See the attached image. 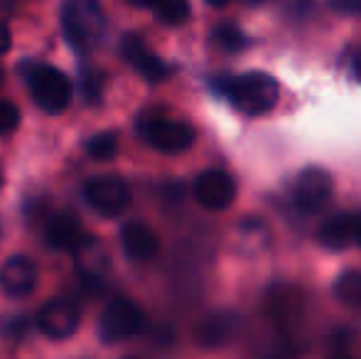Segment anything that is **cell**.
<instances>
[{"label": "cell", "mask_w": 361, "mask_h": 359, "mask_svg": "<svg viewBox=\"0 0 361 359\" xmlns=\"http://www.w3.org/2000/svg\"><path fill=\"white\" fill-rule=\"evenodd\" d=\"M219 91L246 116H263L273 111L281 96V87L271 74L246 72L241 77L221 79Z\"/></svg>", "instance_id": "cell-1"}, {"label": "cell", "mask_w": 361, "mask_h": 359, "mask_svg": "<svg viewBox=\"0 0 361 359\" xmlns=\"http://www.w3.org/2000/svg\"><path fill=\"white\" fill-rule=\"evenodd\" d=\"M104 8L99 0H64L62 30L76 52L91 49L104 35Z\"/></svg>", "instance_id": "cell-2"}, {"label": "cell", "mask_w": 361, "mask_h": 359, "mask_svg": "<svg viewBox=\"0 0 361 359\" xmlns=\"http://www.w3.org/2000/svg\"><path fill=\"white\" fill-rule=\"evenodd\" d=\"M138 133L147 145L167 155L185 153L192 148L197 133L192 126L182 123V121H172L167 116L157 114V111H145L138 118Z\"/></svg>", "instance_id": "cell-3"}, {"label": "cell", "mask_w": 361, "mask_h": 359, "mask_svg": "<svg viewBox=\"0 0 361 359\" xmlns=\"http://www.w3.org/2000/svg\"><path fill=\"white\" fill-rule=\"evenodd\" d=\"M27 87L35 104L47 114H62L72 101V82L59 69L37 64L27 74Z\"/></svg>", "instance_id": "cell-4"}, {"label": "cell", "mask_w": 361, "mask_h": 359, "mask_svg": "<svg viewBox=\"0 0 361 359\" xmlns=\"http://www.w3.org/2000/svg\"><path fill=\"white\" fill-rule=\"evenodd\" d=\"M145 327V315L130 298H114L104 308L99 320V332L104 342H123L140 335Z\"/></svg>", "instance_id": "cell-5"}, {"label": "cell", "mask_w": 361, "mask_h": 359, "mask_svg": "<svg viewBox=\"0 0 361 359\" xmlns=\"http://www.w3.org/2000/svg\"><path fill=\"white\" fill-rule=\"evenodd\" d=\"M84 197L94 212L101 217H118L128 207L130 192L128 185L118 175H96L84 185Z\"/></svg>", "instance_id": "cell-6"}, {"label": "cell", "mask_w": 361, "mask_h": 359, "mask_svg": "<svg viewBox=\"0 0 361 359\" xmlns=\"http://www.w3.org/2000/svg\"><path fill=\"white\" fill-rule=\"evenodd\" d=\"M35 322L42 335L52 340H67L79 330V308L72 298H52L39 308Z\"/></svg>", "instance_id": "cell-7"}, {"label": "cell", "mask_w": 361, "mask_h": 359, "mask_svg": "<svg viewBox=\"0 0 361 359\" xmlns=\"http://www.w3.org/2000/svg\"><path fill=\"white\" fill-rule=\"evenodd\" d=\"M334 190L332 175L322 168H305L295 185V207L305 214H317L329 202Z\"/></svg>", "instance_id": "cell-8"}, {"label": "cell", "mask_w": 361, "mask_h": 359, "mask_svg": "<svg viewBox=\"0 0 361 359\" xmlns=\"http://www.w3.org/2000/svg\"><path fill=\"white\" fill-rule=\"evenodd\" d=\"M195 197L204 209L221 212L236 200V182L224 170H204L195 180Z\"/></svg>", "instance_id": "cell-9"}, {"label": "cell", "mask_w": 361, "mask_h": 359, "mask_svg": "<svg viewBox=\"0 0 361 359\" xmlns=\"http://www.w3.org/2000/svg\"><path fill=\"white\" fill-rule=\"evenodd\" d=\"M238 327H241V317L233 310H214L197 322L195 340L204 350H219L236 337Z\"/></svg>", "instance_id": "cell-10"}, {"label": "cell", "mask_w": 361, "mask_h": 359, "mask_svg": "<svg viewBox=\"0 0 361 359\" xmlns=\"http://www.w3.org/2000/svg\"><path fill=\"white\" fill-rule=\"evenodd\" d=\"M37 266L30 256H10L0 266V291L8 298H27L37 288Z\"/></svg>", "instance_id": "cell-11"}, {"label": "cell", "mask_w": 361, "mask_h": 359, "mask_svg": "<svg viewBox=\"0 0 361 359\" xmlns=\"http://www.w3.org/2000/svg\"><path fill=\"white\" fill-rule=\"evenodd\" d=\"M121 52H123L126 62L133 64V67L143 74L147 82L157 84V82H162V79L170 77L172 67H170V64H165L160 57H157V54H152L150 49L145 47V42H143V37H140V35H135V32L126 35L123 42H121Z\"/></svg>", "instance_id": "cell-12"}, {"label": "cell", "mask_w": 361, "mask_h": 359, "mask_svg": "<svg viewBox=\"0 0 361 359\" xmlns=\"http://www.w3.org/2000/svg\"><path fill=\"white\" fill-rule=\"evenodd\" d=\"M89 236L84 234L79 219L74 214H54L52 219L47 221V229H44V244L54 251H69V254H76L81 246L86 244Z\"/></svg>", "instance_id": "cell-13"}, {"label": "cell", "mask_w": 361, "mask_h": 359, "mask_svg": "<svg viewBox=\"0 0 361 359\" xmlns=\"http://www.w3.org/2000/svg\"><path fill=\"white\" fill-rule=\"evenodd\" d=\"M121 244L130 261H150L160 251V239L145 221H128L121 229Z\"/></svg>", "instance_id": "cell-14"}, {"label": "cell", "mask_w": 361, "mask_h": 359, "mask_svg": "<svg viewBox=\"0 0 361 359\" xmlns=\"http://www.w3.org/2000/svg\"><path fill=\"white\" fill-rule=\"evenodd\" d=\"M359 219L352 214H334L319 226V244L327 251H344L349 249L354 239H357Z\"/></svg>", "instance_id": "cell-15"}, {"label": "cell", "mask_w": 361, "mask_h": 359, "mask_svg": "<svg viewBox=\"0 0 361 359\" xmlns=\"http://www.w3.org/2000/svg\"><path fill=\"white\" fill-rule=\"evenodd\" d=\"M334 296L352 308H361V271H344L334 281Z\"/></svg>", "instance_id": "cell-16"}, {"label": "cell", "mask_w": 361, "mask_h": 359, "mask_svg": "<svg viewBox=\"0 0 361 359\" xmlns=\"http://www.w3.org/2000/svg\"><path fill=\"white\" fill-rule=\"evenodd\" d=\"M86 153L94 160H111L118 153V133L114 130H104V133H96L86 140Z\"/></svg>", "instance_id": "cell-17"}, {"label": "cell", "mask_w": 361, "mask_h": 359, "mask_svg": "<svg viewBox=\"0 0 361 359\" xmlns=\"http://www.w3.org/2000/svg\"><path fill=\"white\" fill-rule=\"evenodd\" d=\"M152 10H155L160 23L175 28V25H182L190 18V0H157Z\"/></svg>", "instance_id": "cell-18"}, {"label": "cell", "mask_w": 361, "mask_h": 359, "mask_svg": "<svg viewBox=\"0 0 361 359\" xmlns=\"http://www.w3.org/2000/svg\"><path fill=\"white\" fill-rule=\"evenodd\" d=\"M212 39H214V44L219 49H224V52H241L248 44L246 35L238 28H233V25H219L214 32H212Z\"/></svg>", "instance_id": "cell-19"}, {"label": "cell", "mask_w": 361, "mask_h": 359, "mask_svg": "<svg viewBox=\"0 0 361 359\" xmlns=\"http://www.w3.org/2000/svg\"><path fill=\"white\" fill-rule=\"evenodd\" d=\"M81 91H84V99L89 104H99L101 91H104V74L96 72V69L81 72Z\"/></svg>", "instance_id": "cell-20"}, {"label": "cell", "mask_w": 361, "mask_h": 359, "mask_svg": "<svg viewBox=\"0 0 361 359\" xmlns=\"http://www.w3.org/2000/svg\"><path fill=\"white\" fill-rule=\"evenodd\" d=\"M18 126H20V109L13 101L0 99V135L13 133Z\"/></svg>", "instance_id": "cell-21"}, {"label": "cell", "mask_w": 361, "mask_h": 359, "mask_svg": "<svg viewBox=\"0 0 361 359\" xmlns=\"http://www.w3.org/2000/svg\"><path fill=\"white\" fill-rule=\"evenodd\" d=\"M30 317L27 315H15V317H8V320L3 322V335L10 337V340H20V337L27 335L30 330Z\"/></svg>", "instance_id": "cell-22"}, {"label": "cell", "mask_w": 361, "mask_h": 359, "mask_svg": "<svg viewBox=\"0 0 361 359\" xmlns=\"http://www.w3.org/2000/svg\"><path fill=\"white\" fill-rule=\"evenodd\" d=\"M329 8L339 15H361V0H329Z\"/></svg>", "instance_id": "cell-23"}, {"label": "cell", "mask_w": 361, "mask_h": 359, "mask_svg": "<svg viewBox=\"0 0 361 359\" xmlns=\"http://www.w3.org/2000/svg\"><path fill=\"white\" fill-rule=\"evenodd\" d=\"M13 44V37H10V30L5 23H0V54H5Z\"/></svg>", "instance_id": "cell-24"}, {"label": "cell", "mask_w": 361, "mask_h": 359, "mask_svg": "<svg viewBox=\"0 0 361 359\" xmlns=\"http://www.w3.org/2000/svg\"><path fill=\"white\" fill-rule=\"evenodd\" d=\"M130 5H135V8H155L157 0H128Z\"/></svg>", "instance_id": "cell-25"}, {"label": "cell", "mask_w": 361, "mask_h": 359, "mask_svg": "<svg viewBox=\"0 0 361 359\" xmlns=\"http://www.w3.org/2000/svg\"><path fill=\"white\" fill-rule=\"evenodd\" d=\"M207 3H209L212 8H226V5L231 3V0H207Z\"/></svg>", "instance_id": "cell-26"}, {"label": "cell", "mask_w": 361, "mask_h": 359, "mask_svg": "<svg viewBox=\"0 0 361 359\" xmlns=\"http://www.w3.org/2000/svg\"><path fill=\"white\" fill-rule=\"evenodd\" d=\"M354 67H357V74H359V77H361V54H359V57H357V62H354Z\"/></svg>", "instance_id": "cell-27"}, {"label": "cell", "mask_w": 361, "mask_h": 359, "mask_svg": "<svg viewBox=\"0 0 361 359\" xmlns=\"http://www.w3.org/2000/svg\"><path fill=\"white\" fill-rule=\"evenodd\" d=\"M357 241L361 244V217H359V229H357Z\"/></svg>", "instance_id": "cell-28"}, {"label": "cell", "mask_w": 361, "mask_h": 359, "mask_svg": "<svg viewBox=\"0 0 361 359\" xmlns=\"http://www.w3.org/2000/svg\"><path fill=\"white\" fill-rule=\"evenodd\" d=\"M332 359H354V357H349V355H334Z\"/></svg>", "instance_id": "cell-29"}, {"label": "cell", "mask_w": 361, "mask_h": 359, "mask_svg": "<svg viewBox=\"0 0 361 359\" xmlns=\"http://www.w3.org/2000/svg\"><path fill=\"white\" fill-rule=\"evenodd\" d=\"M3 82H5V72L0 69V87H3Z\"/></svg>", "instance_id": "cell-30"}, {"label": "cell", "mask_w": 361, "mask_h": 359, "mask_svg": "<svg viewBox=\"0 0 361 359\" xmlns=\"http://www.w3.org/2000/svg\"><path fill=\"white\" fill-rule=\"evenodd\" d=\"M0 187H3V175H0Z\"/></svg>", "instance_id": "cell-31"}, {"label": "cell", "mask_w": 361, "mask_h": 359, "mask_svg": "<svg viewBox=\"0 0 361 359\" xmlns=\"http://www.w3.org/2000/svg\"><path fill=\"white\" fill-rule=\"evenodd\" d=\"M126 359H135V357H126Z\"/></svg>", "instance_id": "cell-32"}]
</instances>
